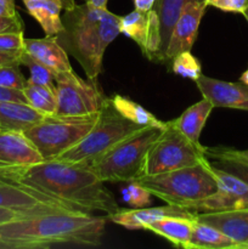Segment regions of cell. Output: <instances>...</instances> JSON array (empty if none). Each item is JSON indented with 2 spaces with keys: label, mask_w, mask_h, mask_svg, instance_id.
Here are the masks:
<instances>
[{
  "label": "cell",
  "mask_w": 248,
  "mask_h": 249,
  "mask_svg": "<svg viewBox=\"0 0 248 249\" xmlns=\"http://www.w3.org/2000/svg\"><path fill=\"white\" fill-rule=\"evenodd\" d=\"M28 14L40 24L46 36H56L63 29L61 11L57 0H22Z\"/></svg>",
  "instance_id": "cell-22"
},
{
  "label": "cell",
  "mask_w": 248,
  "mask_h": 249,
  "mask_svg": "<svg viewBox=\"0 0 248 249\" xmlns=\"http://www.w3.org/2000/svg\"><path fill=\"white\" fill-rule=\"evenodd\" d=\"M164 126H146L109 148L89 164L104 182H130L143 175L151 146Z\"/></svg>",
  "instance_id": "cell-5"
},
{
  "label": "cell",
  "mask_w": 248,
  "mask_h": 249,
  "mask_svg": "<svg viewBox=\"0 0 248 249\" xmlns=\"http://www.w3.org/2000/svg\"><path fill=\"white\" fill-rule=\"evenodd\" d=\"M187 249H240V247L214 226L196 220Z\"/></svg>",
  "instance_id": "cell-25"
},
{
  "label": "cell",
  "mask_w": 248,
  "mask_h": 249,
  "mask_svg": "<svg viewBox=\"0 0 248 249\" xmlns=\"http://www.w3.org/2000/svg\"><path fill=\"white\" fill-rule=\"evenodd\" d=\"M194 218L225 233L237 243L240 249L248 242V208L196 213Z\"/></svg>",
  "instance_id": "cell-16"
},
{
  "label": "cell",
  "mask_w": 248,
  "mask_h": 249,
  "mask_svg": "<svg viewBox=\"0 0 248 249\" xmlns=\"http://www.w3.org/2000/svg\"><path fill=\"white\" fill-rule=\"evenodd\" d=\"M19 63H5L0 65V87L6 89L23 90L27 85V79L19 70Z\"/></svg>",
  "instance_id": "cell-30"
},
{
  "label": "cell",
  "mask_w": 248,
  "mask_h": 249,
  "mask_svg": "<svg viewBox=\"0 0 248 249\" xmlns=\"http://www.w3.org/2000/svg\"><path fill=\"white\" fill-rule=\"evenodd\" d=\"M135 181L152 196L182 209L211 196L218 189L216 178L208 158L191 167L143 175Z\"/></svg>",
  "instance_id": "cell-4"
},
{
  "label": "cell",
  "mask_w": 248,
  "mask_h": 249,
  "mask_svg": "<svg viewBox=\"0 0 248 249\" xmlns=\"http://www.w3.org/2000/svg\"><path fill=\"white\" fill-rule=\"evenodd\" d=\"M241 155H242L243 157L246 158V160H248V150L247 151H241Z\"/></svg>",
  "instance_id": "cell-44"
},
{
  "label": "cell",
  "mask_w": 248,
  "mask_h": 249,
  "mask_svg": "<svg viewBox=\"0 0 248 249\" xmlns=\"http://www.w3.org/2000/svg\"><path fill=\"white\" fill-rule=\"evenodd\" d=\"M63 29L57 40L68 55H72L90 80H97L102 71V60L109 44L121 33V16L107 7L75 4L65 10Z\"/></svg>",
  "instance_id": "cell-3"
},
{
  "label": "cell",
  "mask_w": 248,
  "mask_h": 249,
  "mask_svg": "<svg viewBox=\"0 0 248 249\" xmlns=\"http://www.w3.org/2000/svg\"><path fill=\"white\" fill-rule=\"evenodd\" d=\"M152 195L136 181L128 182V186L122 190V198L133 208H143L151 203Z\"/></svg>",
  "instance_id": "cell-31"
},
{
  "label": "cell",
  "mask_w": 248,
  "mask_h": 249,
  "mask_svg": "<svg viewBox=\"0 0 248 249\" xmlns=\"http://www.w3.org/2000/svg\"><path fill=\"white\" fill-rule=\"evenodd\" d=\"M206 158L204 146H196L175 128L172 121L165 122L159 138L148 151L143 175L191 167L203 162Z\"/></svg>",
  "instance_id": "cell-8"
},
{
  "label": "cell",
  "mask_w": 248,
  "mask_h": 249,
  "mask_svg": "<svg viewBox=\"0 0 248 249\" xmlns=\"http://www.w3.org/2000/svg\"><path fill=\"white\" fill-rule=\"evenodd\" d=\"M189 0H157L152 9L157 14L160 31V48L156 62H164L173 28Z\"/></svg>",
  "instance_id": "cell-23"
},
{
  "label": "cell",
  "mask_w": 248,
  "mask_h": 249,
  "mask_svg": "<svg viewBox=\"0 0 248 249\" xmlns=\"http://www.w3.org/2000/svg\"><path fill=\"white\" fill-rule=\"evenodd\" d=\"M206 0H189L187 1L173 28L163 65L169 66L170 61L177 53L192 50V46L198 34L199 23L206 12Z\"/></svg>",
  "instance_id": "cell-13"
},
{
  "label": "cell",
  "mask_w": 248,
  "mask_h": 249,
  "mask_svg": "<svg viewBox=\"0 0 248 249\" xmlns=\"http://www.w3.org/2000/svg\"><path fill=\"white\" fill-rule=\"evenodd\" d=\"M23 50V32L0 34V51H4V53H21Z\"/></svg>",
  "instance_id": "cell-32"
},
{
  "label": "cell",
  "mask_w": 248,
  "mask_h": 249,
  "mask_svg": "<svg viewBox=\"0 0 248 249\" xmlns=\"http://www.w3.org/2000/svg\"><path fill=\"white\" fill-rule=\"evenodd\" d=\"M212 170L218 182L216 191L211 196L187 206L185 211L190 212L191 214H196L248 208V185L235 175L219 169L213 164H212Z\"/></svg>",
  "instance_id": "cell-10"
},
{
  "label": "cell",
  "mask_w": 248,
  "mask_h": 249,
  "mask_svg": "<svg viewBox=\"0 0 248 249\" xmlns=\"http://www.w3.org/2000/svg\"><path fill=\"white\" fill-rule=\"evenodd\" d=\"M204 155L214 167L235 175L248 185V160L241 155L240 150L225 146L204 147Z\"/></svg>",
  "instance_id": "cell-24"
},
{
  "label": "cell",
  "mask_w": 248,
  "mask_h": 249,
  "mask_svg": "<svg viewBox=\"0 0 248 249\" xmlns=\"http://www.w3.org/2000/svg\"><path fill=\"white\" fill-rule=\"evenodd\" d=\"M100 111L83 117L45 116L39 123L24 130L44 160H56L88 135L99 118Z\"/></svg>",
  "instance_id": "cell-7"
},
{
  "label": "cell",
  "mask_w": 248,
  "mask_h": 249,
  "mask_svg": "<svg viewBox=\"0 0 248 249\" xmlns=\"http://www.w3.org/2000/svg\"><path fill=\"white\" fill-rule=\"evenodd\" d=\"M142 128L146 126L139 125L124 118L114 108L109 97H106L100 109L99 118L88 135L56 160L89 165L95 158Z\"/></svg>",
  "instance_id": "cell-6"
},
{
  "label": "cell",
  "mask_w": 248,
  "mask_h": 249,
  "mask_svg": "<svg viewBox=\"0 0 248 249\" xmlns=\"http://www.w3.org/2000/svg\"><path fill=\"white\" fill-rule=\"evenodd\" d=\"M17 178L21 184L51 195L78 211L111 215L121 209L105 182L83 163L44 160L18 170Z\"/></svg>",
  "instance_id": "cell-2"
},
{
  "label": "cell",
  "mask_w": 248,
  "mask_h": 249,
  "mask_svg": "<svg viewBox=\"0 0 248 249\" xmlns=\"http://www.w3.org/2000/svg\"><path fill=\"white\" fill-rule=\"evenodd\" d=\"M240 80L248 87V68L242 73V75L240 77Z\"/></svg>",
  "instance_id": "cell-43"
},
{
  "label": "cell",
  "mask_w": 248,
  "mask_h": 249,
  "mask_svg": "<svg viewBox=\"0 0 248 249\" xmlns=\"http://www.w3.org/2000/svg\"><path fill=\"white\" fill-rule=\"evenodd\" d=\"M58 117H83L94 114L101 109L105 95L96 80H85L74 71L55 75Z\"/></svg>",
  "instance_id": "cell-9"
},
{
  "label": "cell",
  "mask_w": 248,
  "mask_h": 249,
  "mask_svg": "<svg viewBox=\"0 0 248 249\" xmlns=\"http://www.w3.org/2000/svg\"><path fill=\"white\" fill-rule=\"evenodd\" d=\"M5 101H14V102H22L27 104V99L24 96L22 90H14L6 89V88L0 87V102Z\"/></svg>",
  "instance_id": "cell-36"
},
{
  "label": "cell",
  "mask_w": 248,
  "mask_h": 249,
  "mask_svg": "<svg viewBox=\"0 0 248 249\" xmlns=\"http://www.w3.org/2000/svg\"><path fill=\"white\" fill-rule=\"evenodd\" d=\"M243 249H248V242H247V243H246V245H245V246H243Z\"/></svg>",
  "instance_id": "cell-46"
},
{
  "label": "cell",
  "mask_w": 248,
  "mask_h": 249,
  "mask_svg": "<svg viewBox=\"0 0 248 249\" xmlns=\"http://www.w3.org/2000/svg\"><path fill=\"white\" fill-rule=\"evenodd\" d=\"M27 99V104L34 109L39 111L45 116H55L57 111V96H56V87H46L29 83L23 90Z\"/></svg>",
  "instance_id": "cell-27"
},
{
  "label": "cell",
  "mask_w": 248,
  "mask_h": 249,
  "mask_svg": "<svg viewBox=\"0 0 248 249\" xmlns=\"http://www.w3.org/2000/svg\"><path fill=\"white\" fill-rule=\"evenodd\" d=\"M17 175H18V170L17 169L0 168V184H21L18 181Z\"/></svg>",
  "instance_id": "cell-37"
},
{
  "label": "cell",
  "mask_w": 248,
  "mask_h": 249,
  "mask_svg": "<svg viewBox=\"0 0 248 249\" xmlns=\"http://www.w3.org/2000/svg\"><path fill=\"white\" fill-rule=\"evenodd\" d=\"M112 105L114 108L124 117V118L129 119L133 123L139 124L142 126H164L165 122L159 121L157 117L146 108H143L141 105L138 102L133 101V100L128 99L122 95H114V96L109 97Z\"/></svg>",
  "instance_id": "cell-26"
},
{
  "label": "cell",
  "mask_w": 248,
  "mask_h": 249,
  "mask_svg": "<svg viewBox=\"0 0 248 249\" xmlns=\"http://www.w3.org/2000/svg\"><path fill=\"white\" fill-rule=\"evenodd\" d=\"M24 51L29 56L48 67L53 75L72 71L68 53L65 50L57 36H46L41 39L24 38Z\"/></svg>",
  "instance_id": "cell-17"
},
{
  "label": "cell",
  "mask_w": 248,
  "mask_h": 249,
  "mask_svg": "<svg viewBox=\"0 0 248 249\" xmlns=\"http://www.w3.org/2000/svg\"><path fill=\"white\" fill-rule=\"evenodd\" d=\"M0 207L16 211H78L61 199L23 184H0Z\"/></svg>",
  "instance_id": "cell-12"
},
{
  "label": "cell",
  "mask_w": 248,
  "mask_h": 249,
  "mask_svg": "<svg viewBox=\"0 0 248 249\" xmlns=\"http://www.w3.org/2000/svg\"><path fill=\"white\" fill-rule=\"evenodd\" d=\"M41 162L43 156L23 131L0 129V168L19 170Z\"/></svg>",
  "instance_id": "cell-14"
},
{
  "label": "cell",
  "mask_w": 248,
  "mask_h": 249,
  "mask_svg": "<svg viewBox=\"0 0 248 249\" xmlns=\"http://www.w3.org/2000/svg\"><path fill=\"white\" fill-rule=\"evenodd\" d=\"M87 4L91 5V6H96V7H107V2L108 0H83Z\"/></svg>",
  "instance_id": "cell-41"
},
{
  "label": "cell",
  "mask_w": 248,
  "mask_h": 249,
  "mask_svg": "<svg viewBox=\"0 0 248 249\" xmlns=\"http://www.w3.org/2000/svg\"><path fill=\"white\" fill-rule=\"evenodd\" d=\"M119 28L121 33L138 44L148 60L156 62L160 48V31L155 10L151 9L150 11L143 12L135 9L121 17Z\"/></svg>",
  "instance_id": "cell-11"
},
{
  "label": "cell",
  "mask_w": 248,
  "mask_h": 249,
  "mask_svg": "<svg viewBox=\"0 0 248 249\" xmlns=\"http://www.w3.org/2000/svg\"><path fill=\"white\" fill-rule=\"evenodd\" d=\"M169 215H194V214L180 207L167 204L155 208H146V207L133 209L121 208L116 213L107 215V219L128 230H146L147 225H150L151 223Z\"/></svg>",
  "instance_id": "cell-18"
},
{
  "label": "cell",
  "mask_w": 248,
  "mask_h": 249,
  "mask_svg": "<svg viewBox=\"0 0 248 249\" xmlns=\"http://www.w3.org/2000/svg\"><path fill=\"white\" fill-rule=\"evenodd\" d=\"M45 118V114L34 109L28 104L0 102V129L24 131Z\"/></svg>",
  "instance_id": "cell-21"
},
{
  "label": "cell",
  "mask_w": 248,
  "mask_h": 249,
  "mask_svg": "<svg viewBox=\"0 0 248 249\" xmlns=\"http://www.w3.org/2000/svg\"><path fill=\"white\" fill-rule=\"evenodd\" d=\"M195 221L194 215H169L151 223L145 231L160 236L175 247L187 249Z\"/></svg>",
  "instance_id": "cell-19"
},
{
  "label": "cell",
  "mask_w": 248,
  "mask_h": 249,
  "mask_svg": "<svg viewBox=\"0 0 248 249\" xmlns=\"http://www.w3.org/2000/svg\"><path fill=\"white\" fill-rule=\"evenodd\" d=\"M243 16H245V18L247 19V22H248V10H246V11L243 12Z\"/></svg>",
  "instance_id": "cell-45"
},
{
  "label": "cell",
  "mask_w": 248,
  "mask_h": 249,
  "mask_svg": "<svg viewBox=\"0 0 248 249\" xmlns=\"http://www.w3.org/2000/svg\"><path fill=\"white\" fill-rule=\"evenodd\" d=\"M23 22L18 14L14 16H0V34L18 33L23 32Z\"/></svg>",
  "instance_id": "cell-34"
},
{
  "label": "cell",
  "mask_w": 248,
  "mask_h": 249,
  "mask_svg": "<svg viewBox=\"0 0 248 249\" xmlns=\"http://www.w3.org/2000/svg\"><path fill=\"white\" fill-rule=\"evenodd\" d=\"M57 1L61 2L63 10H70L75 5V0H57Z\"/></svg>",
  "instance_id": "cell-42"
},
{
  "label": "cell",
  "mask_w": 248,
  "mask_h": 249,
  "mask_svg": "<svg viewBox=\"0 0 248 249\" xmlns=\"http://www.w3.org/2000/svg\"><path fill=\"white\" fill-rule=\"evenodd\" d=\"M17 14L15 0H0V16H14Z\"/></svg>",
  "instance_id": "cell-38"
},
{
  "label": "cell",
  "mask_w": 248,
  "mask_h": 249,
  "mask_svg": "<svg viewBox=\"0 0 248 249\" xmlns=\"http://www.w3.org/2000/svg\"><path fill=\"white\" fill-rule=\"evenodd\" d=\"M207 6L215 7L226 12L242 14L248 10V0H206Z\"/></svg>",
  "instance_id": "cell-33"
},
{
  "label": "cell",
  "mask_w": 248,
  "mask_h": 249,
  "mask_svg": "<svg viewBox=\"0 0 248 249\" xmlns=\"http://www.w3.org/2000/svg\"><path fill=\"white\" fill-rule=\"evenodd\" d=\"M174 74L180 77L189 78L196 82L202 75L201 62L191 53V51H182L173 57L168 66Z\"/></svg>",
  "instance_id": "cell-28"
},
{
  "label": "cell",
  "mask_w": 248,
  "mask_h": 249,
  "mask_svg": "<svg viewBox=\"0 0 248 249\" xmlns=\"http://www.w3.org/2000/svg\"><path fill=\"white\" fill-rule=\"evenodd\" d=\"M202 96L213 107H225L248 111V87L246 84L214 79L202 74L196 80Z\"/></svg>",
  "instance_id": "cell-15"
},
{
  "label": "cell",
  "mask_w": 248,
  "mask_h": 249,
  "mask_svg": "<svg viewBox=\"0 0 248 249\" xmlns=\"http://www.w3.org/2000/svg\"><path fill=\"white\" fill-rule=\"evenodd\" d=\"M106 219L82 211L45 212L0 224V249L97 247Z\"/></svg>",
  "instance_id": "cell-1"
},
{
  "label": "cell",
  "mask_w": 248,
  "mask_h": 249,
  "mask_svg": "<svg viewBox=\"0 0 248 249\" xmlns=\"http://www.w3.org/2000/svg\"><path fill=\"white\" fill-rule=\"evenodd\" d=\"M48 212H51V211H48ZM38 213H45V212H41V211L23 212V211H16V209L2 208V207H0V224L9 223V221L16 220V219H21V218H24V216L33 215V214H38Z\"/></svg>",
  "instance_id": "cell-35"
},
{
  "label": "cell",
  "mask_w": 248,
  "mask_h": 249,
  "mask_svg": "<svg viewBox=\"0 0 248 249\" xmlns=\"http://www.w3.org/2000/svg\"><path fill=\"white\" fill-rule=\"evenodd\" d=\"M21 53H4V51H0V65L14 62L19 63V55H21Z\"/></svg>",
  "instance_id": "cell-39"
},
{
  "label": "cell",
  "mask_w": 248,
  "mask_h": 249,
  "mask_svg": "<svg viewBox=\"0 0 248 249\" xmlns=\"http://www.w3.org/2000/svg\"><path fill=\"white\" fill-rule=\"evenodd\" d=\"M213 108V105L203 97L201 101L185 109L177 118L172 121V123L192 143L201 147L202 143L199 142V136Z\"/></svg>",
  "instance_id": "cell-20"
},
{
  "label": "cell",
  "mask_w": 248,
  "mask_h": 249,
  "mask_svg": "<svg viewBox=\"0 0 248 249\" xmlns=\"http://www.w3.org/2000/svg\"><path fill=\"white\" fill-rule=\"evenodd\" d=\"M19 65L26 66L29 70V74L31 75L27 79L29 83L46 85V87H55V75H53V73L48 67L34 60L24 50L19 55Z\"/></svg>",
  "instance_id": "cell-29"
},
{
  "label": "cell",
  "mask_w": 248,
  "mask_h": 249,
  "mask_svg": "<svg viewBox=\"0 0 248 249\" xmlns=\"http://www.w3.org/2000/svg\"><path fill=\"white\" fill-rule=\"evenodd\" d=\"M133 1H134V5H135L136 10L147 12L152 9L153 5L156 4L157 0H133Z\"/></svg>",
  "instance_id": "cell-40"
}]
</instances>
